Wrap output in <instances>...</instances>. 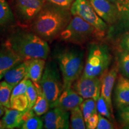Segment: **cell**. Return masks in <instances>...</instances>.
I'll list each match as a JSON object with an SVG mask.
<instances>
[{
  "label": "cell",
  "mask_w": 129,
  "mask_h": 129,
  "mask_svg": "<svg viewBox=\"0 0 129 129\" xmlns=\"http://www.w3.org/2000/svg\"><path fill=\"white\" fill-rule=\"evenodd\" d=\"M67 8L50 4H45L33 20L32 30L46 41H50L59 36L71 19Z\"/></svg>",
  "instance_id": "6da1fadb"
},
{
  "label": "cell",
  "mask_w": 129,
  "mask_h": 129,
  "mask_svg": "<svg viewBox=\"0 0 129 129\" xmlns=\"http://www.w3.org/2000/svg\"><path fill=\"white\" fill-rule=\"evenodd\" d=\"M5 45L24 60H46L50 50L47 41L34 32L16 31L9 37Z\"/></svg>",
  "instance_id": "7a4b0ae2"
},
{
  "label": "cell",
  "mask_w": 129,
  "mask_h": 129,
  "mask_svg": "<svg viewBox=\"0 0 129 129\" xmlns=\"http://www.w3.org/2000/svg\"><path fill=\"white\" fill-rule=\"evenodd\" d=\"M55 59L62 74L63 90L71 87L84 70L83 51L74 48H64L56 53Z\"/></svg>",
  "instance_id": "3957f363"
},
{
  "label": "cell",
  "mask_w": 129,
  "mask_h": 129,
  "mask_svg": "<svg viewBox=\"0 0 129 129\" xmlns=\"http://www.w3.org/2000/svg\"><path fill=\"white\" fill-rule=\"evenodd\" d=\"M88 54L82 75L99 77L108 68L111 62V54L107 45L93 43L88 47Z\"/></svg>",
  "instance_id": "277c9868"
},
{
  "label": "cell",
  "mask_w": 129,
  "mask_h": 129,
  "mask_svg": "<svg viewBox=\"0 0 129 129\" xmlns=\"http://www.w3.org/2000/svg\"><path fill=\"white\" fill-rule=\"evenodd\" d=\"M104 34L79 16H73L65 29L59 34L63 41L75 44H82L94 37Z\"/></svg>",
  "instance_id": "5b68a950"
},
{
  "label": "cell",
  "mask_w": 129,
  "mask_h": 129,
  "mask_svg": "<svg viewBox=\"0 0 129 129\" xmlns=\"http://www.w3.org/2000/svg\"><path fill=\"white\" fill-rule=\"evenodd\" d=\"M40 84L50 108L63 90V83L56 63L53 61L47 63Z\"/></svg>",
  "instance_id": "8992f818"
},
{
  "label": "cell",
  "mask_w": 129,
  "mask_h": 129,
  "mask_svg": "<svg viewBox=\"0 0 129 129\" xmlns=\"http://www.w3.org/2000/svg\"><path fill=\"white\" fill-rule=\"evenodd\" d=\"M70 12L72 16H79L104 35L107 23L98 16L88 0H75L71 6Z\"/></svg>",
  "instance_id": "52a82bcc"
},
{
  "label": "cell",
  "mask_w": 129,
  "mask_h": 129,
  "mask_svg": "<svg viewBox=\"0 0 129 129\" xmlns=\"http://www.w3.org/2000/svg\"><path fill=\"white\" fill-rule=\"evenodd\" d=\"M72 88L83 99H93L97 101L101 96L102 80L99 77L81 75L72 84Z\"/></svg>",
  "instance_id": "ba28073f"
},
{
  "label": "cell",
  "mask_w": 129,
  "mask_h": 129,
  "mask_svg": "<svg viewBox=\"0 0 129 129\" xmlns=\"http://www.w3.org/2000/svg\"><path fill=\"white\" fill-rule=\"evenodd\" d=\"M44 0H16V12L25 22L33 21L45 6Z\"/></svg>",
  "instance_id": "9c48e42d"
},
{
  "label": "cell",
  "mask_w": 129,
  "mask_h": 129,
  "mask_svg": "<svg viewBox=\"0 0 129 129\" xmlns=\"http://www.w3.org/2000/svg\"><path fill=\"white\" fill-rule=\"evenodd\" d=\"M93 9L106 23L114 24L118 20L119 9L117 5L108 0H88Z\"/></svg>",
  "instance_id": "30bf717a"
},
{
  "label": "cell",
  "mask_w": 129,
  "mask_h": 129,
  "mask_svg": "<svg viewBox=\"0 0 129 129\" xmlns=\"http://www.w3.org/2000/svg\"><path fill=\"white\" fill-rule=\"evenodd\" d=\"M69 111L53 108L44 117V127L46 129H68L69 128Z\"/></svg>",
  "instance_id": "8fae6325"
},
{
  "label": "cell",
  "mask_w": 129,
  "mask_h": 129,
  "mask_svg": "<svg viewBox=\"0 0 129 129\" xmlns=\"http://www.w3.org/2000/svg\"><path fill=\"white\" fill-rule=\"evenodd\" d=\"M83 101V98L71 87L63 90L58 99L51 106L50 108H59L69 111L77 106H80Z\"/></svg>",
  "instance_id": "7c38bea8"
},
{
  "label": "cell",
  "mask_w": 129,
  "mask_h": 129,
  "mask_svg": "<svg viewBox=\"0 0 129 129\" xmlns=\"http://www.w3.org/2000/svg\"><path fill=\"white\" fill-rule=\"evenodd\" d=\"M25 60L6 45L0 47V76L4 77L7 71Z\"/></svg>",
  "instance_id": "4fadbf2b"
},
{
  "label": "cell",
  "mask_w": 129,
  "mask_h": 129,
  "mask_svg": "<svg viewBox=\"0 0 129 129\" xmlns=\"http://www.w3.org/2000/svg\"><path fill=\"white\" fill-rule=\"evenodd\" d=\"M117 68L113 67L109 71L106 72L102 80L101 94L104 97L112 113H113L112 93L114 83L117 78Z\"/></svg>",
  "instance_id": "5bb4252c"
},
{
  "label": "cell",
  "mask_w": 129,
  "mask_h": 129,
  "mask_svg": "<svg viewBox=\"0 0 129 129\" xmlns=\"http://www.w3.org/2000/svg\"><path fill=\"white\" fill-rule=\"evenodd\" d=\"M115 102L117 108L129 105V78L120 75L115 90Z\"/></svg>",
  "instance_id": "9a60e30c"
},
{
  "label": "cell",
  "mask_w": 129,
  "mask_h": 129,
  "mask_svg": "<svg viewBox=\"0 0 129 129\" xmlns=\"http://www.w3.org/2000/svg\"><path fill=\"white\" fill-rule=\"evenodd\" d=\"M28 64V60H25L10 69L5 73L3 77L5 81L14 87L17 85L23 78L26 77Z\"/></svg>",
  "instance_id": "2e32d148"
},
{
  "label": "cell",
  "mask_w": 129,
  "mask_h": 129,
  "mask_svg": "<svg viewBox=\"0 0 129 129\" xmlns=\"http://www.w3.org/2000/svg\"><path fill=\"white\" fill-rule=\"evenodd\" d=\"M26 111H19L6 108L4 116L2 118L5 129L20 128L23 123V117Z\"/></svg>",
  "instance_id": "e0dca14e"
},
{
  "label": "cell",
  "mask_w": 129,
  "mask_h": 129,
  "mask_svg": "<svg viewBox=\"0 0 129 129\" xmlns=\"http://www.w3.org/2000/svg\"><path fill=\"white\" fill-rule=\"evenodd\" d=\"M45 60L44 59L28 60L26 77L34 84L40 83L46 66Z\"/></svg>",
  "instance_id": "ac0fdd59"
},
{
  "label": "cell",
  "mask_w": 129,
  "mask_h": 129,
  "mask_svg": "<svg viewBox=\"0 0 129 129\" xmlns=\"http://www.w3.org/2000/svg\"><path fill=\"white\" fill-rule=\"evenodd\" d=\"M14 22L13 12L6 0H0V30L11 26Z\"/></svg>",
  "instance_id": "d6986e66"
},
{
  "label": "cell",
  "mask_w": 129,
  "mask_h": 129,
  "mask_svg": "<svg viewBox=\"0 0 129 129\" xmlns=\"http://www.w3.org/2000/svg\"><path fill=\"white\" fill-rule=\"evenodd\" d=\"M34 84L38 92V97L32 109H33L35 115L40 117L47 112L50 108V104L44 93L43 92L40 83Z\"/></svg>",
  "instance_id": "ffe728a7"
},
{
  "label": "cell",
  "mask_w": 129,
  "mask_h": 129,
  "mask_svg": "<svg viewBox=\"0 0 129 129\" xmlns=\"http://www.w3.org/2000/svg\"><path fill=\"white\" fill-rule=\"evenodd\" d=\"M71 128L72 129H85L86 125L80 106H77L70 111Z\"/></svg>",
  "instance_id": "44dd1931"
},
{
  "label": "cell",
  "mask_w": 129,
  "mask_h": 129,
  "mask_svg": "<svg viewBox=\"0 0 129 129\" xmlns=\"http://www.w3.org/2000/svg\"><path fill=\"white\" fill-rule=\"evenodd\" d=\"M13 87L6 81L0 83V104L7 108H10V98Z\"/></svg>",
  "instance_id": "7402d4cb"
},
{
  "label": "cell",
  "mask_w": 129,
  "mask_h": 129,
  "mask_svg": "<svg viewBox=\"0 0 129 129\" xmlns=\"http://www.w3.org/2000/svg\"><path fill=\"white\" fill-rule=\"evenodd\" d=\"M28 106L29 101L26 93L10 98V108L19 111H25L28 109Z\"/></svg>",
  "instance_id": "603a6c76"
},
{
  "label": "cell",
  "mask_w": 129,
  "mask_h": 129,
  "mask_svg": "<svg viewBox=\"0 0 129 129\" xmlns=\"http://www.w3.org/2000/svg\"><path fill=\"white\" fill-rule=\"evenodd\" d=\"M80 106L83 112L85 122L90 116L94 113L98 112L96 108V101L93 99H85Z\"/></svg>",
  "instance_id": "cb8c5ba5"
},
{
  "label": "cell",
  "mask_w": 129,
  "mask_h": 129,
  "mask_svg": "<svg viewBox=\"0 0 129 129\" xmlns=\"http://www.w3.org/2000/svg\"><path fill=\"white\" fill-rule=\"evenodd\" d=\"M96 108L98 113L100 115L107 118L109 120H112V113L111 112L107 103L104 97L101 94L99 99L96 101Z\"/></svg>",
  "instance_id": "d4e9b609"
},
{
  "label": "cell",
  "mask_w": 129,
  "mask_h": 129,
  "mask_svg": "<svg viewBox=\"0 0 129 129\" xmlns=\"http://www.w3.org/2000/svg\"><path fill=\"white\" fill-rule=\"evenodd\" d=\"M44 128V122L38 115H34L27 119L22 124V129H42Z\"/></svg>",
  "instance_id": "484cf974"
},
{
  "label": "cell",
  "mask_w": 129,
  "mask_h": 129,
  "mask_svg": "<svg viewBox=\"0 0 129 129\" xmlns=\"http://www.w3.org/2000/svg\"><path fill=\"white\" fill-rule=\"evenodd\" d=\"M118 68L122 75L129 78V52L123 51L120 54Z\"/></svg>",
  "instance_id": "4316f807"
},
{
  "label": "cell",
  "mask_w": 129,
  "mask_h": 129,
  "mask_svg": "<svg viewBox=\"0 0 129 129\" xmlns=\"http://www.w3.org/2000/svg\"><path fill=\"white\" fill-rule=\"evenodd\" d=\"M26 94L28 97L29 101V106L28 109H32L37 101V97H38V92H37L35 84L30 79H28V87H27Z\"/></svg>",
  "instance_id": "83f0119b"
},
{
  "label": "cell",
  "mask_w": 129,
  "mask_h": 129,
  "mask_svg": "<svg viewBox=\"0 0 129 129\" xmlns=\"http://www.w3.org/2000/svg\"><path fill=\"white\" fill-rule=\"evenodd\" d=\"M28 78L27 77H25L20 82L16 85L13 87V89L12 90V94H11V98L17 96L19 94H25L26 92L27 87H28Z\"/></svg>",
  "instance_id": "f1b7e54d"
},
{
  "label": "cell",
  "mask_w": 129,
  "mask_h": 129,
  "mask_svg": "<svg viewBox=\"0 0 129 129\" xmlns=\"http://www.w3.org/2000/svg\"><path fill=\"white\" fill-rule=\"evenodd\" d=\"M115 128L114 125L109 119L99 114V121H98L97 129H113Z\"/></svg>",
  "instance_id": "f546056e"
},
{
  "label": "cell",
  "mask_w": 129,
  "mask_h": 129,
  "mask_svg": "<svg viewBox=\"0 0 129 129\" xmlns=\"http://www.w3.org/2000/svg\"><path fill=\"white\" fill-rule=\"evenodd\" d=\"M119 111L120 118L123 125L129 124V105L121 108Z\"/></svg>",
  "instance_id": "4dcf8cb0"
},
{
  "label": "cell",
  "mask_w": 129,
  "mask_h": 129,
  "mask_svg": "<svg viewBox=\"0 0 129 129\" xmlns=\"http://www.w3.org/2000/svg\"><path fill=\"white\" fill-rule=\"evenodd\" d=\"M98 121H99V114L98 112L94 113L92 115L90 116L88 120L85 122V125H86V128H96Z\"/></svg>",
  "instance_id": "1f68e13d"
},
{
  "label": "cell",
  "mask_w": 129,
  "mask_h": 129,
  "mask_svg": "<svg viewBox=\"0 0 129 129\" xmlns=\"http://www.w3.org/2000/svg\"><path fill=\"white\" fill-rule=\"evenodd\" d=\"M47 1L53 4L68 9L70 6H71L75 0H47Z\"/></svg>",
  "instance_id": "d6a6232c"
},
{
  "label": "cell",
  "mask_w": 129,
  "mask_h": 129,
  "mask_svg": "<svg viewBox=\"0 0 129 129\" xmlns=\"http://www.w3.org/2000/svg\"><path fill=\"white\" fill-rule=\"evenodd\" d=\"M120 45V47L124 51L129 52V32L122 37Z\"/></svg>",
  "instance_id": "836d02e7"
},
{
  "label": "cell",
  "mask_w": 129,
  "mask_h": 129,
  "mask_svg": "<svg viewBox=\"0 0 129 129\" xmlns=\"http://www.w3.org/2000/svg\"><path fill=\"white\" fill-rule=\"evenodd\" d=\"M124 19L125 23L129 26V4L125 7L124 14Z\"/></svg>",
  "instance_id": "e575fe53"
},
{
  "label": "cell",
  "mask_w": 129,
  "mask_h": 129,
  "mask_svg": "<svg viewBox=\"0 0 129 129\" xmlns=\"http://www.w3.org/2000/svg\"><path fill=\"white\" fill-rule=\"evenodd\" d=\"M5 108H6L4 107V106H0V117L4 114Z\"/></svg>",
  "instance_id": "d590c367"
},
{
  "label": "cell",
  "mask_w": 129,
  "mask_h": 129,
  "mask_svg": "<svg viewBox=\"0 0 129 129\" xmlns=\"http://www.w3.org/2000/svg\"><path fill=\"white\" fill-rule=\"evenodd\" d=\"M108 1H109L111 3H114V4L118 5V4H120L122 0H108Z\"/></svg>",
  "instance_id": "8d00e7d4"
},
{
  "label": "cell",
  "mask_w": 129,
  "mask_h": 129,
  "mask_svg": "<svg viewBox=\"0 0 129 129\" xmlns=\"http://www.w3.org/2000/svg\"><path fill=\"white\" fill-rule=\"evenodd\" d=\"M0 129H5L4 124H3L2 119H0Z\"/></svg>",
  "instance_id": "74e56055"
},
{
  "label": "cell",
  "mask_w": 129,
  "mask_h": 129,
  "mask_svg": "<svg viewBox=\"0 0 129 129\" xmlns=\"http://www.w3.org/2000/svg\"><path fill=\"white\" fill-rule=\"evenodd\" d=\"M123 128H127V129H129V124L123 125Z\"/></svg>",
  "instance_id": "f35d334b"
},
{
  "label": "cell",
  "mask_w": 129,
  "mask_h": 129,
  "mask_svg": "<svg viewBox=\"0 0 129 129\" xmlns=\"http://www.w3.org/2000/svg\"><path fill=\"white\" fill-rule=\"evenodd\" d=\"M3 78V77H1V76H0V80H1V79H2Z\"/></svg>",
  "instance_id": "ab89813d"
},
{
  "label": "cell",
  "mask_w": 129,
  "mask_h": 129,
  "mask_svg": "<svg viewBox=\"0 0 129 129\" xmlns=\"http://www.w3.org/2000/svg\"><path fill=\"white\" fill-rule=\"evenodd\" d=\"M0 106H2V105H1V104H0Z\"/></svg>",
  "instance_id": "60d3db41"
}]
</instances>
